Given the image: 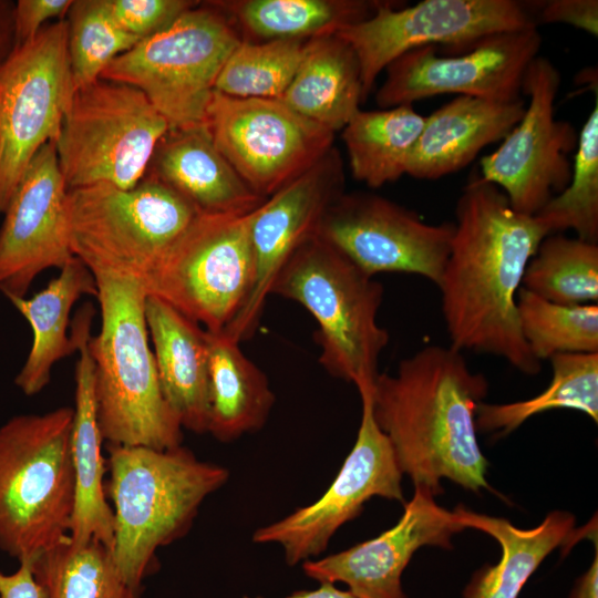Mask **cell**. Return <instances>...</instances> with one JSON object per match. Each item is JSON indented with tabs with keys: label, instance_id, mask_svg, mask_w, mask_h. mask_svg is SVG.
<instances>
[{
	"label": "cell",
	"instance_id": "cell-4",
	"mask_svg": "<svg viewBox=\"0 0 598 598\" xmlns=\"http://www.w3.org/2000/svg\"><path fill=\"white\" fill-rule=\"evenodd\" d=\"M107 467L113 559L125 582L140 592L156 550L188 532L203 502L227 482L229 472L183 445L109 444Z\"/></svg>",
	"mask_w": 598,
	"mask_h": 598
},
{
	"label": "cell",
	"instance_id": "cell-24",
	"mask_svg": "<svg viewBox=\"0 0 598 598\" xmlns=\"http://www.w3.org/2000/svg\"><path fill=\"white\" fill-rule=\"evenodd\" d=\"M162 392L183 429L197 434L208 426V332L162 299L145 301Z\"/></svg>",
	"mask_w": 598,
	"mask_h": 598
},
{
	"label": "cell",
	"instance_id": "cell-30",
	"mask_svg": "<svg viewBox=\"0 0 598 598\" xmlns=\"http://www.w3.org/2000/svg\"><path fill=\"white\" fill-rule=\"evenodd\" d=\"M425 116L412 104L359 110L341 130L352 176L379 188L406 175L408 161Z\"/></svg>",
	"mask_w": 598,
	"mask_h": 598
},
{
	"label": "cell",
	"instance_id": "cell-20",
	"mask_svg": "<svg viewBox=\"0 0 598 598\" xmlns=\"http://www.w3.org/2000/svg\"><path fill=\"white\" fill-rule=\"evenodd\" d=\"M464 529L429 487L415 485L393 527L346 550L305 560L302 569L319 582L346 584L357 598H406L401 576L413 554L426 545L451 549L452 537Z\"/></svg>",
	"mask_w": 598,
	"mask_h": 598
},
{
	"label": "cell",
	"instance_id": "cell-9",
	"mask_svg": "<svg viewBox=\"0 0 598 598\" xmlns=\"http://www.w3.org/2000/svg\"><path fill=\"white\" fill-rule=\"evenodd\" d=\"M168 130L166 118L132 85L99 79L75 90L53 142L66 188L134 187Z\"/></svg>",
	"mask_w": 598,
	"mask_h": 598
},
{
	"label": "cell",
	"instance_id": "cell-13",
	"mask_svg": "<svg viewBox=\"0 0 598 598\" xmlns=\"http://www.w3.org/2000/svg\"><path fill=\"white\" fill-rule=\"evenodd\" d=\"M206 127L237 174L265 199L334 146V133L281 100L240 99L214 91Z\"/></svg>",
	"mask_w": 598,
	"mask_h": 598
},
{
	"label": "cell",
	"instance_id": "cell-26",
	"mask_svg": "<svg viewBox=\"0 0 598 598\" xmlns=\"http://www.w3.org/2000/svg\"><path fill=\"white\" fill-rule=\"evenodd\" d=\"M84 295L96 297V281L90 269L74 257L32 297L8 299L28 321L33 336L29 354L14 378L23 394L32 396L41 392L50 383L53 365L75 351L68 328L72 307Z\"/></svg>",
	"mask_w": 598,
	"mask_h": 598
},
{
	"label": "cell",
	"instance_id": "cell-17",
	"mask_svg": "<svg viewBox=\"0 0 598 598\" xmlns=\"http://www.w3.org/2000/svg\"><path fill=\"white\" fill-rule=\"evenodd\" d=\"M454 223L429 224L414 212L373 193H343L324 213L317 236L374 277L413 274L439 286Z\"/></svg>",
	"mask_w": 598,
	"mask_h": 598
},
{
	"label": "cell",
	"instance_id": "cell-22",
	"mask_svg": "<svg viewBox=\"0 0 598 598\" xmlns=\"http://www.w3.org/2000/svg\"><path fill=\"white\" fill-rule=\"evenodd\" d=\"M526 107L523 97L501 102L457 95L425 116L408 161L406 175L437 179L471 163L487 145L504 140Z\"/></svg>",
	"mask_w": 598,
	"mask_h": 598
},
{
	"label": "cell",
	"instance_id": "cell-2",
	"mask_svg": "<svg viewBox=\"0 0 598 598\" xmlns=\"http://www.w3.org/2000/svg\"><path fill=\"white\" fill-rule=\"evenodd\" d=\"M487 390L486 378L451 346H426L401 360L394 373L377 375L374 419L414 486L435 496L443 492L442 478L475 493L489 488L476 427Z\"/></svg>",
	"mask_w": 598,
	"mask_h": 598
},
{
	"label": "cell",
	"instance_id": "cell-36",
	"mask_svg": "<svg viewBox=\"0 0 598 598\" xmlns=\"http://www.w3.org/2000/svg\"><path fill=\"white\" fill-rule=\"evenodd\" d=\"M549 234L573 230L586 241H598V97L578 133L569 183L536 215Z\"/></svg>",
	"mask_w": 598,
	"mask_h": 598
},
{
	"label": "cell",
	"instance_id": "cell-8",
	"mask_svg": "<svg viewBox=\"0 0 598 598\" xmlns=\"http://www.w3.org/2000/svg\"><path fill=\"white\" fill-rule=\"evenodd\" d=\"M241 40L221 11L198 4L115 58L100 79L138 89L169 130L206 125L217 76Z\"/></svg>",
	"mask_w": 598,
	"mask_h": 598
},
{
	"label": "cell",
	"instance_id": "cell-5",
	"mask_svg": "<svg viewBox=\"0 0 598 598\" xmlns=\"http://www.w3.org/2000/svg\"><path fill=\"white\" fill-rule=\"evenodd\" d=\"M73 408L0 426V549L18 561L63 543L74 506Z\"/></svg>",
	"mask_w": 598,
	"mask_h": 598
},
{
	"label": "cell",
	"instance_id": "cell-19",
	"mask_svg": "<svg viewBox=\"0 0 598 598\" xmlns=\"http://www.w3.org/2000/svg\"><path fill=\"white\" fill-rule=\"evenodd\" d=\"M0 227V291L25 297L38 275L63 268L75 256L70 243L68 188L55 145L30 161L3 212Z\"/></svg>",
	"mask_w": 598,
	"mask_h": 598
},
{
	"label": "cell",
	"instance_id": "cell-28",
	"mask_svg": "<svg viewBox=\"0 0 598 598\" xmlns=\"http://www.w3.org/2000/svg\"><path fill=\"white\" fill-rule=\"evenodd\" d=\"M208 332V426L220 442L260 430L275 403L266 374L225 332Z\"/></svg>",
	"mask_w": 598,
	"mask_h": 598
},
{
	"label": "cell",
	"instance_id": "cell-6",
	"mask_svg": "<svg viewBox=\"0 0 598 598\" xmlns=\"http://www.w3.org/2000/svg\"><path fill=\"white\" fill-rule=\"evenodd\" d=\"M301 305L315 318L319 362L355 386L373 384L389 332L378 320L383 286L330 244L313 236L289 258L270 295Z\"/></svg>",
	"mask_w": 598,
	"mask_h": 598
},
{
	"label": "cell",
	"instance_id": "cell-7",
	"mask_svg": "<svg viewBox=\"0 0 598 598\" xmlns=\"http://www.w3.org/2000/svg\"><path fill=\"white\" fill-rule=\"evenodd\" d=\"M71 248L93 274L145 283L199 214L151 175L130 189L96 184L68 189Z\"/></svg>",
	"mask_w": 598,
	"mask_h": 598
},
{
	"label": "cell",
	"instance_id": "cell-27",
	"mask_svg": "<svg viewBox=\"0 0 598 598\" xmlns=\"http://www.w3.org/2000/svg\"><path fill=\"white\" fill-rule=\"evenodd\" d=\"M280 100L332 133L341 131L364 102L360 65L351 47L336 33L309 39Z\"/></svg>",
	"mask_w": 598,
	"mask_h": 598
},
{
	"label": "cell",
	"instance_id": "cell-14",
	"mask_svg": "<svg viewBox=\"0 0 598 598\" xmlns=\"http://www.w3.org/2000/svg\"><path fill=\"white\" fill-rule=\"evenodd\" d=\"M560 72L546 56L528 65L522 93L528 97L519 122L493 153L480 161L478 175L499 187L518 213L535 216L565 189L578 133L555 116Z\"/></svg>",
	"mask_w": 598,
	"mask_h": 598
},
{
	"label": "cell",
	"instance_id": "cell-18",
	"mask_svg": "<svg viewBox=\"0 0 598 598\" xmlns=\"http://www.w3.org/2000/svg\"><path fill=\"white\" fill-rule=\"evenodd\" d=\"M344 184L342 157L332 146L254 210L255 280L245 307L223 331L229 338L240 343L255 332L279 271L302 244L317 235L329 206L346 193Z\"/></svg>",
	"mask_w": 598,
	"mask_h": 598
},
{
	"label": "cell",
	"instance_id": "cell-25",
	"mask_svg": "<svg viewBox=\"0 0 598 598\" xmlns=\"http://www.w3.org/2000/svg\"><path fill=\"white\" fill-rule=\"evenodd\" d=\"M464 528H474L495 538L502 548L496 565L477 570L464 590V598H517L529 576L549 553L573 539L575 517L549 513L536 527L522 529L509 520L475 513L458 505L453 511Z\"/></svg>",
	"mask_w": 598,
	"mask_h": 598
},
{
	"label": "cell",
	"instance_id": "cell-40",
	"mask_svg": "<svg viewBox=\"0 0 598 598\" xmlns=\"http://www.w3.org/2000/svg\"><path fill=\"white\" fill-rule=\"evenodd\" d=\"M538 19L543 23H564L597 37V0H549L538 6Z\"/></svg>",
	"mask_w": 598,
	"mask_h": 598
},
{
	"label": "cell",
	"instance_id": "cell-21",
	"mask_svg": "<svg viewBox=\"0 0 598 598\" xmlns=\"http://www.w3.org/2000/svg\"><path fill=\"white\" fill-rule=\"evenodd\" d=\"M92 317L93 309L86 303L78 312L71 331L79 360L70 439L75 494L69 539L73 545L99 542L112 551L114 519L104 486L103 436L97 421L94 364L89 351Z\"/></svg>",
	"mask_w": 598,
	"mask_h": 598
},
{
	"label": "cell",
	"instance_id": "cell-33",
	"mask_svg": "<svg viewBox=\"0 0 598 598\" xmlns=\"http://www.w3.org/2000/svg\"><path fill=\"white\" fill-rule=\"evenodd\" d=\"M522 287L559 305L598 301V245L563 234H549L539 244Z\"/></svg>",
	"mask_w": 598,
	"mask_h": 598
},
{
	"label": "cell",
	"instance_id": "cell-35",
	"mask_svg": "<svg viewBox=\"0 0 598 598\" xmlns=\"http://www.w3.org/2000/svg\"><path fill=\"white\" fill-rule=\"evenodd\" d=\"M305 39L241 40L221 68L215 91L240 99L280 100L300 64Z\"/></svg>",
	"mask_w": 598,
	"mask_h": 598
},
{
	"label": "cell",
	"instance_id": "cell-37",
	"mask_svg": "<svg viewBox=\"0 0 598 598\" xmlns=\"http://www.w3.org/2000/svg\"><path fill=\"white\" fill-rule=\"evenodd\" d=\"M64 20L74 91L99 80L115 58L138 42L115 22L107 0H73Z\"/></svg>",
	"mask_w": 598,
	"mask_h": 598
},
{
	"label": "cell",
	"instance_id": "cell-34",
	"mask_svg": "<svg viewBox=\"0 0 598 598\" xmlns=\"http://www.w3.org/2000/svg\"><path fill=\"white\" fill-rule=\"evenodd\" d=\"M520 332L542 362L559 353L598 352V305H559L525 288L517 293Z\"/></svg>",
	"mask_w": 598,
	"mask_h": 598
},
{
	"label": "cell",
	"instance_id": "cell-10",
	"mask_svg": "<svg viewBox=\"0 0 598 598\" xmlns=\"http://www.w3.org/2000/svg\"><path fill=\"white\" fill-rule=\"evenodd\" d=\"M252 216L199 213L145 281L147 293L206 331H224L252 290Z\"/></svg>",
	"mask_w": 598,
	"mask_h": 598
},
{
	"label": "cell",
	"instance_id": "cell-32",
	"mask_svg": "<svg viewBox=\"0 0 598 598\" xmlns=\"http://www.w3.org/2000/svg\"><path fill=\"white\" fill-rule=\"evenodd\" d=\"M34 577L44 598H137L122 578L111 549L99 542L63 543L39 555Z\"/></svg>",
	"mask_w": 598,
	"mask_h": 598
},
{
	"label": "cell",
	"instance_id": "cell-44",
	"mask_svg": "<svg viewBox=\"0 0 598 598\" xmlns=\"http://www.w3.org/2000/svg\"><path fill=\"white\" fill-rule=\"evenodd\" d=\"M244 598H262V597H244ZM286 598H357L349 590H341L333 584L321 582L318 589L313 590H299L289 595Z\"/></svg>",
	"mask_w": 598,
	"mask_h": 598
},
{
	"label": "cell",
	"instance_id": "cell-41",
	"mask_svg": "<svg viewBox=\"0 0 598 598\" xmlns=\"http://www.w3.org/2000/svg\"><path fill=\"white\" fill-rule=\"evenodd\" d=\"M34 559L20 560L18 569L12 574L0 571V598H44L34 577Z\"/></svg>",
	"mask_w": 598,
	"mask_h": 598
},
{
	"label": "cell",
	"instance_id": "cell-29",
	"mask_svg": "<svg viewBox=\"0 0 598 598\" xmlns=\"http://www.w3.org/2000/svg\"><path fill=\"white\" fill-rule=\"evenodd\" d=\"M236 27L241 39L309 40L334 34L370 18L384 1L374 0H224L209 1Z\"/></svg>",
	"mask_w": 598,
	"mask_h": 598
},
{
	"label": "cell",
	"instance_id": "cell-1",
	"mask_svg": "<svg viewBox=\"0 0 598 598\" xmlns=\"http://www.w3.org/2000/svg\"><path fill=\"white\" fill-rule=\"evenodd\" d=\"M455 218L437 286L451 347L499 357L523 373H538L540 362L520 332L517 293L549 233L535 216L513 209L503 190L478 174L464 186Z\"/></svg>",
	"mask_w": 598,
	"mask_h": 598
},
{
	"label": "cell",
	"instance_id": "cell-16",
	"mask_svg": "<svg viewBox=\"0 0 598 598\" xmlns=\"http://www.w3.org/2000/svg\"><path fill=\"white\" fill-rule=\"evenodd\" d=\"M542 43L533 24L485 37L457 55H440L434 45L411 50L384 70L377 104L390 109L441 94L517 100L526 70L539 55Z\"/></svg>",
	"mask_w": 598,
	"mask_h": 598
},
{
	"label": "cell",
	"instance_id": "cell-15",
	"mask_svg": "<svg viewBox=\"0 0 598 598\" xmlns=\"http://www.w3.org/2000/svg\"><path fill=\"white\" fill-rule=\"evenodd\" d=\"M372 386H357L362 404L357 440L328 489L316 502L256 529L252 535L257 544L280 545L290 566L320 555L336 532L355 518L370 498L403 502V473L389 437L374 419Z\"/></svg>",
	"mask_w": 598,
	"mask_h": 598
},
{
	"label": "cell",
	"instance_id": "cell-12",
	"mask_svg": "<svg viewBox=\"0 0 598 598\" xmlns=\"http://www.w3.org/2000/svg\"><path fill=\"white\" fill-rule=\"evenodd\" d=\"M396 3L384 1L370 18L336 33L357 55L364 101L379 74L411 50L443 45L462 52L485 37L536 24L527 6L515 0Z\"/></svg>",
	"mask_w": 598,
	"mask_h": 598
},
{
	"label": "cell",
	"instance_id": "cell-43",
	"mask_svg": "<svg viewBox=\"0 0 598 598\" xmlns=\"http://www.w3.org/2000/svg\"><path fill=\"white\" fill-rule=\"evenodd\" d=\"M570 598H598V554L589 569L577 580Z\"/></svg>",
	"mask_w": 598,
	"mask_h": 598
},
{
	"label": "cell",
	"instance_id": "cell-23",
	"mask_svg": "<svg viewBox=\"0 0 598 598\" xmlns=\"http://www.w3.org/2000/svg\"><path fill=\"white\" fill-rule=\"evenodd\" d=\"M146 174L178 193L200 214H247L265 200L219 152L206 125L168 130Z\"/></svg>",
	"mask_w": 598,
	"mask_h": 598
},
{
	"label": "cell",
	"instance_id": "cell-11",
	"mask_svg": "<svg viewBox=\"0 0 598 598\" xmlns=\"http://www.w3.org/2000/svg\"><path fill=\"white\" fill-rule=\"evenodd\" d=\"M73 93L64 19L16 47L0 66V213L37 152L56 140Z\"/></svg>",
	"mask_w": 598,
	"mask_h": 598
},
{
	"label": "cell",
	"instance_id": "cell-31",
	"mask_svg": "<svg viewBox=\"0 0 598 598\" xmlns=\"http://www.w3.org/2000/svg\"><path fill=\"white\" fill-rule=\"evenodd\" d=\"M549 361L553 379L538 395L513 403L481 402L476 411L477 431L506 435L527 419L554 409H573L598 422V352L559 353Z\"/></svg>",
	"mask_w": 598,
	"mask_h": 598
},
{
	"label": "cell",
	"instance_id": "cell-38",
	"mask_svg": "<svg viewBox=\"0 0 598 598\" xmlns=\"http://www.w3.org/2000/svg\"><path fill=\"white\" fill-rule=\"evenodd\" d=\"M198 3L192 0H107L115 22L138 41L167 29Z\"/></svg>",
	"mask_w": 598,
	"mask_h": 598
},
{
	"label": "cell",
	"instance_id": "cell-42",
	"mask_svg": "<svg viewBox=\"0 0 598 598\" xmlns=\"http://www.w3.org/2000/svg\"><path fill=\"white\" fill-rule=\"evenodd\" d=\"M14 3L0 0V66L17 47L14 33Z\"/></svg>",
	"mask_w": 598,
	"mask_h": 598
},
{
	"label": "cell",
	"instance_id": "cell-3",
	"mask_svg": "<svg viewBox=\"0 0 598 598\" xmlns=\"http://www.w3.org/2000/svg\"><path fill=\"white\" fill-rule=\"evenodd\" d=\"M101 327L89 341L99 426L111 445L165 450L182 445L183 427L164 398L145 319L140 280L94 276Z\"/></svg>",
	"mask_w": 598,
	"mask_h": 598
},
{
	"label": "cell",
	"instance_id": "cell-39",
	"mask_svg": "<svg viewBox=\"0 0 598 598\" xmlns=\"http://www.w3.org/2000/svg\"><path fill=\"white\" fill-rule=\"evenodd\" d=\"M73 0H19L14 3L17 47L31 40L52 19L65 18Z\"/></svg>",
	"mask_w": 598,
	"mask_h": 598
}]
</instances>
